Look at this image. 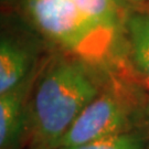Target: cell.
Instances as JSON below:
<instances>
[{"mask_svg":"<svg viewBox=\"0 0 149 149\" xmlns=\"http://www.w3.org/2000/svg\"><path fill=\"white\" fill-rule=\"evenodd\" d=\"M20 9L56 52L104 72H114L123 58L129 10L123 0H20Z\"/></svg>","mask_w":149,"mask_h":149,"instance_id":"1","label":"cell"},{"mask_svg":"<svg viewBox=\"0 0 149 149\" xmlns=\"http://www.w3.org/2000/svg\"><path fill=\"white\" fill-rule=\"evenodd\" d=\"M112 73L60 52L42 62L29 100L26 146L58 149L61 139Z\"/></svg>","mask_w":149,"mask_h":149,"instance_id":"2","label":"cell"},{"mask_svg":"<svg viewBox=\"0 0 149 149\" xmlns=\"http://www.w3.org/2000/svg\"><path fill=\"white\" fill-rule=\"evenodd\" d=\"M146 94L147 92L127 75L113 72L100 94L61 139L58 149L137 129Z\"/></svg>","mask_w":149,"mask_h":149,"instance_id":"3","label":"cell"},{"mask_svg":"<svg viewBox=\"0 0 149 149\" xmlns=\"http://www.w3.org/2000/svg\"><path fill=\"white\" fill-rule=\"evenodd\" d=\"M40 65L20 85L0 95V149H22L26 146L29 100Z\"/></svg>","mask_w":149,"mask_h":149,"instance_id":"4","label":"cell"},{"mask_svg":"<svg viewBox=\"0 0 149 149\" xmlns=\"http://www.w3.org/2000/svg\"><path fill=\"white\" fill-rule=\"evenodd\" d=\"M123 56L129 68V77L149 93V9L128 10Z\"/></svg>","mask_w":149,"mask_h":149,"instance_id":"5","label":"cell"},{"mask_svg":"<svg viewBox=\"0 0 149 149\" xmlns=\"http://www.w3.org/2000/svg\"><path fill=\"white\" fill-rule=\"evenodd\" d=\"M31 43L2 32L0 40V95L16 88L39 66Z\"/></svg>","mask_w":149,"mask_h":149,"instance_id":"6","label":"cell"},{"mask_svg":"<svg viewBox=\"0 0 149 149\" xmlns=\"http://www.w3.org/2000/svg\"><path fill=\"white\" fill-rule=\"evenodd\" d=\"M59 149H146L143 135L138 129L97 139L87 144Z\"/></svg>","mask_w":149,"mask_h":149,"instance_id":"7","label":"cell"},{"mask_svg":"<svg viewBox=\"0 0 149 149\" xmlns=\"http://www.w3.org/2000/svg\"><path fill=\"white\" fill-rule=\"evenodd\" d=\"M137 129L143 135L146 149H149V93L146 94V97L143 103Z\"/></svg>","mask_w":149,"mask_h":149,"instance_id":"8","label":"cell"},{"mask_svg":"<svg viewBox=\"0 0 149 149\" xmlns=\"http://www.w3.org/2000/svg\"><path fill=\"white\" fill-rule=\"evenodd\" d=\"M128 6H144L149 3V0H123Z\"/></svg>","mask_w":149,"mask_h":149,"instance_id":"9","label":"cell"}]
</instances>
